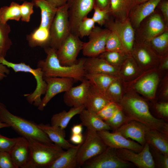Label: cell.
<instances>
[{
    "label": "cell",
    "instance_id": "cell-6",
    "mask_svg": "<svg viewBox=\"0 0 168 168\" xmlns=\"http://www.w3.org/2000/svg\"><path fill=\"white\" fill-rule=\"evenodd\" d=\"M168 30L161 14L157 8L144 19L135 30V41L148 42L151 40Z\"/></svg>",
    "mask_w": 168,
    "mask_h": 168
},
{
    "label": "cell",
    "instance_id": "cell-17",
    "mask_svg": "<svg viewBox=\"0 0 168 168\" xmlns=\"http://www.w3.org/2000/svg\"><path fill=\"white\" fill-rule=\"evenodd\" d=\"M90 85L89 81L85 78L80 85L72 86L65 92L63 97L65 103L72 107L84 105Z\"/></svg>",
    "mask_w": 168,
    "mask_h": 168
},
{
    "label": "cell",
    "instance_id": "cell-27",
    "mask_svg": "<svg viewBox=\"0 0 168 168\" xmlns=\"http://www.w3.org/2000/svg\"><path fill=\"white\" fill-rule=\"evenodd\" d=\"M81 144L64 151L48 168H75L77 167V155Z\"/></svg>",
    "mask_w": 168,
    "mask_h": 168
},
{
    "label": "cell",
    "instance_id": "cell-46",
    "mask_svg": "<svg viewBox=\"0 0 168 168\" xmlns=\"http://www.w3.org/2000/svg\"><path fill=\"white\" fill-rule=\"evenodd\" d=\"M0 168H17L9 152H0Z\"/></svg>",
    "mask_w": 168,
    "mask_h": 168
},
{
    "label": "cell",
    "instance_id": "cell-34",
    "mask_svg": "<svg viewBox=\"0 0 168 168\" xmlns=\"http://www.w3.org/2000/svg\"><path fill=\"white\" fill-rule=\"evenodd\" d=\"M147 43L160 57L165 56L167 54L168 49V30Z\"/></svg>",
    "mask_w": 168,
    "mask_h": 168
},
{
    "label": "cell",
    "instance_id": "cell-35",
    "mask_svg": "<svg viewBox=\"0 0 168 168\" xmlns=\"http://www.w3.org/2000/svg\"><path fill=\"white\" fill-rule=\"evenodd\" d=\"M11 30L10 27L7 23L2 22L0 19V58H5L12 45L9 37Z\"/></svg>",
    "mask_w": 168,
    "mask_h": 168
},
{
    "label": "cell",
    "instance_id": "cell-37",
    "mask_svg": "<svg viewBox=\"0 0 168 168\" xmlns=\"http://www.w3.org/2000/svg\"><path fill=\"white\" fill-rule=\"evenodd\" d=\"M130 55L125 52L105 51L100 55L99 57L116 67L125 61Z\"/></svg>",
    "mask_w": 168,
    "mask_h": 168
},
{
    "label": "cell",
    "instance_id": "cell-50",
    "mask_svg": "<svg viewBox=\"0 0 168 168\" xmlns=\"http://www.w3.org/2000/svg\"><path fill=\"white\" fill-rule=\"evenodd\" d=\"M156 110L161 117L167 119L168 118V103L167 102H162L156 104Z\"/></svg>",
    "mask_w": 168,
    "mask_h": 168
},
{
    "label": "cell",
    "instance_id": "cell-9",
    "mask_svg": "<svg viewBox=\"0 0 168 168\" xmlns=\"http://www.w3.org/2000/svg\"><path fill=\"white\" fill-rule=\"evenodd\" d=\"M82 166L85 168H128L132 165L118 156L116 149L107 147L103 152L86 161Z\"/></svg>",
    "mask_w": 168,
    "mask_h": 168
},
{
    "label": "cell",
    "instance_id": "cell-7",
    "mask_svg": "<svg viewBox=\"0 0 168 168\" xmlns=\"http://www.w3.org/2000/svg\"><path fill=\"white\" fill-rule=\"evenodd\" d=\"M68 3L57 8L49 28L50 47L57 50L71 33Z\"/></svg>",
    "mask_w": 168,
    "mask_h": 168
},
{
    "label": "cell",
    "instance_id": "cell-52",
    "mask_svg": "<svg viewBox=\"0 0 168 168\" xmlns=\"http://www.w3.org/2000/svg\"><path fill=\"white\" fill-rule=\"evenodd\" d=\"M95 5L98 7L103 9L109 8L110 0H95Z\"/></svg>",
    "mask_w": 168,
    "mask_h": 168
},
{
    "label": "cell",
    "instance_id": "cell-41",
    "mask_svg": "<svg viewBox=\"0 0 168 168\" xmlns=\"http://www.w3.org/2000/svg\"><path fill=\"white\" fill-rule=\"evenodd\" d=\"M95 23L91 17H85L78 26L77 35L81 38L89 36L95 26Z\"/></svg>",
    "mask_w": 168,
    "mask_h": 168
},
{
    "label": "cell",
    "instance_id": "cell-57",
    "mask_svg": "<svg viewBox=\"0 0 168 168\" xmlns=\"http://www.w3.org/2000/svg\"><path fill=\"white\" fill-rule=\"evenodd\" d=\"M9 127L8 125L6 124L3 123L1 122L0 120V129L4 128H8Z\"/></svg>",
    "mask_w": 168,
    "mask_h": 168
},
{
    "label": "cell",
    "instance_id": "cell-59",
    "mask_svg": "<svg viewBox=\"0 0 168 168\" xmlns=\"http://www.w3.org/2000/svg\"><path fill=\"white\" fill-rule=\"evenodd\" d=\"M20 0L23 1V0Z\"/></svg>",
    "mask_w": 168,
    "mask_h": 168
},
{
    "label": "cell",
    "instance_id": "cell-21",
    "mask_svg": "<svg viewBox=\"0 0 168 168\" xmlns=\"http://www.w3.org/2000/svg\"><path fill=\"white\" fill-rule=\"evenodd\" d=\"M131 55L139 63L144 66L156 61L160 57L147 43L136 41H135Z\"/></svg>",
    "mask_w": 168,
    "mask_h": 168
},
{
    "label": "cell",
    "instance_id": "cell-40",
    "mask_svg": "<svg viewBox=\"0 0 168 168\" xmlns=\"http://www.w3.org/2000/svg\"><path fill=\"white\" fill-rule=\"evenodd\" d=\"M105 49L107 51L126 52L118 37L110 30L106 39Z\"/></svg>",
    "mask_w": 168,
    "mask_h": 168
},
{
    "label": "cell",
    "instance_id": "cell-29",
    "mask_svg": "<svg viewBox=\"0 0 168 168\" xmlns=\"http://www.w3.org/2000/svg\"><path fill=\"white\" fill-rule=\"evenodd\" d=\"M158 79L156 73L149 74L138 82L135 85V88L144 96L152 99L155 96Z\"/></svg>",
    "mask_w": 168,
    "mask_h": 168
},
{
    "label": "cell",
    "instance_id": "cell-12",
    "mask_svg": "<svg viewBox=\"0 0 168 168\" xmlns=\"http://www.w3.org/2000/svg\"><path fill=\"white\" fill-rule=\"evenodd\" d=\"M110 31L107 28L95 26L89 35V40L84 43L82 54L88 57H97L105 51L106 39Z\"/></svg>",
    "mask_w": 168,
    "mask_h": 168
},
{
    "label": "cell",
    "instance_id": "cell-26",
    "mask_svg": "<svg viewBox=\"0 0 168 168\" xmlns=\"http://www.w3.org/2000/svg\"><path fill=\"white\" fill-rule=\"evenodd\" d=\"M136 4V0H110V15L116 19L125 20L128 18L130 11Z\"/></svg>",
    "mask_w": 168,
    "mask_h": 168
},
{
    "label": "cell",
    "instance_id": "cell-33",
    "mask_svg": "<svg viewBox=\"0 0 168 168\" xmlns=\"http://www.w3.org/2000/svg\"><path fill=\"white\" fill-rule=\"evenodd\" d=\"M85 78L90 84L104 95L110 85L116 79L114 76L103 73H86Z\"/></svg>",
    "mask_w": 168,
    "mask_h": 168
},
{
    "label": "cell",
    "instance_id": "cell-10",
    "mask_svg": "<svg viewBox=\"0 0 168 168\" xmlns=\"http://www.w3.org/2000/svg\"><path fill=\"white\" fill-rule=\"evenodd\" d=\"M83 43L77 35L70 33L56 51L60 63L69 66L75 63L79 54L82 49Z\"/></svg>",
    "mask_w": 168,
    "mask_h": 168
},
{
    "label": "cell",
    "instance_id": "cell-44",
    "mask_svg": "<svg viewBox=\"0 0 168 168\" xmlns=\"http://www.w3.org/2000/svg\"><path fill=\"white\" fill-rule=\"evenodd\" d=\"M149 145L151 152L153 156L156 165H157L159 167L168 168V155L163 154Z\"/></svg>",
    "mask_w": 168,
    "mask_h": 168
},
{
    "label": "cell",
    "instance_id": "cell-4",
    "mask_svg": "<svg viewBox=\"0 0 168 168\" xmlns=\"http://www.w3.org/2000/svg\"><path fill=\"white\" fill-rule=\"evenodd\" d=\"M30 157L26 168H48L64 151L53 143H45L32 139H27Z\"/></svg>",
    "mask_w": 168,
    "mask_h": 168
},
{
    "label": "cell",
    "instance_id": "cell-13",
    "mask_svg": "<svg viewBox=\"0 0 168 168\" xmlns=\"http://www.w3.org/2000/svg\"><path fill=\"white\" fill-rule=\"evenodd\" d=\"M68 3L70 32L77 35L79 24L93 9L95 0H70Z\"/></svg>",
    "mask_w": 168,
    "mask_h": 168
},
{
    "label": "cell",
    "instance_id": "cell-47",
    "mask_svg": "<svg viewBox=\"0 0 168 168\" xmlns=\"http://www.w3.org/2000/svg\"><path fill=\"white\" fill-rule=\"evenodd\" d=\"M16 138H9L0 134V152H10L16 141Z\"/></svg>",
    "mask_w": 168,
    "mask_h": 168
},
{
    "label": "cell",
    "instance_id": "cell-56",
    "mask_svg": "<svg viewBox=\"0 0 168 168\" xmlns=\"http://www.w3.org/2000/svg\"><path fill=\"white\" fill-rule=\"evenodd\" d=\"M162 64V68L164 69H167L168 68V57L167 54L165 55Z\"/></svg>",
    "mask_w": 168,
    "mask_h": 168
},
{
    "label": "cell",
    "instance_id": "cell-11",
    "mask_svg": "<svg viewBox=\"0 0 168 168\" xmlns=\"http://www.w3.org/2000/svg\"><path fill=\"white\" fill-rule=\"evenodd\" d=\"M105 25L106 28L116 34L125 52L131 55L135 41V31L129 18L123 21L109 18Z\"/></svg>",
    "mask_w": 168,
    "mask_h": 168
},
{
    "label": "cell",
    "instance_id": "cell-55",
    "mask_svg": "<svg viewBox=\"0 0 168 168\" xmlns=\"http://www.w3.org/2000/svg\"><path fill=\"white\" fill-rule=\"evenodd\" d=\"M82 126L81 123L74 125L71 128L72 134L82 133L83 130Z\"/></svg>",
    "mask_w": 168,
    "mask_h": 168
},
{
    "label": "cell",
    "instance_id": "cell-20",
    "mask_svg": "<svg viewBox=\"0 0 168 168\" xmlns=\"http://www.w3.org/2000/svg\"><path fill=\"white\" fill-rule=\"evenodd\" d=\"M16 138L10 154L17 168H26L30 157L28 140L22 136Z\"/></svg>",
    "mask_w": 168,
    "mask_h": 168
},
{
    "label": "cell",
    "instance_id": "cell-51",
    "mask_svg": "<svg viewBox=\"0 0 168 168\" xmlns=\"http://www.w3.org/2000/svg\"><path fill=\"white\" fill-rule=\"evenodd\" d=\"M70 140L72 143L77 145L82 144L83 142V136L82 133L72 134Z\"/></svg>",
    "mask_w": 168,
    "mask_h": 168
},
{
    "label": "cell",
    "instance_id": "cell-42",
    "mask_svg": "<svg viewBox=\"0 0 168 168\" xmlns=\"http://www.w3.org/2000/svg\"><path fill=\"white\" fill-rule=\"evenodd\" d=\"M92 18L95 23L100 26L105 25L109 19L110 15L109 8L103 9L95 6Z\"/></svg>",
    "mask_w": 168,
    "mask_h": 168
},
{
    "label": "cell",
    "instance_id": "cell-22",
    "mask_svg": "<svg viewBox=\"0 0 168 168\" xmlns=\"http://www.w3.org/2000/svg\"><path fill=\"white\" fill-rule=\"evenodd\" d=\"M84 67L86 73H103L114 76L117 72L116 67L99 57L86 58Z\"/></svg>",
    "mask_w": 168,
    "mask_h": 168
},
{
    "label": "cell",
    "instance_id": "cell-38",
    "mask_svg": "<svg viewBox=\"0 0 168 168\" xmlns=\"http://www.w3.org/2000/svg\"><path fill=\"white\" fill-rule=\"evenodd\" d=\"M129 120L120 107L111 118L105 121L111 130H115Z\"/></svg>",
    "mask_w": 168,
    "mask_h": 168
},
{
    "label": "cell",
    "instance_id": "cell-5",
    "mask_svg": "<svg viewBox=\"0 0 168 168\" xmlns=\"http://www.w3.org/2000/svg\"><path fill=\"white\" fill-rule=\"evenodd\" d=\"M0 63L9 68H12L15 72H23L31 74L36 82V88L30 94H25L24 96L30 104L38 107L41 101V96L44 95L47 87V84L44 79L43 74L41 69L37 67L34 69L24 63H13L9 61L5 58H0Z\"/></svg>",
    "mask_w": 168,
    "mask_h": 168
},
{
    "label": "cell",
    "instance_id": "cell-53",
    "mask_svg": "<svg viewBox=\"0 0 168 168\" xmlns=\"http://www.w3.org/2000/svg\"><path fill=\"white\" fill-rule=\"evenodd\" d=\"M10 72L9 68L0 63V81L6 78Z\"/></svg>",
    "mask_w": 168,
    "mask_h": 168
},
{
    "label": "cell",
    "instance_id": "cell-49",
    "mask_svg": "<svg viewBox=\"0 0 168 168\" xmlns=\"http://www.w3.org/2000/svg\"><path fill=\"white\" fill-rule=\"evenodd\" d=\"M156 8L161 12L164 20L168 26V0H161Z\"/></svg>",
    "mask_w": 168,
    "mask_h": 168
},
{
    "label": "cell",
    "instance_id": "cell-14",
    "mask_svg": "<svg viewBox=\"0 0 168 168\" xmlns=\"http://www.w3.org/2000/svg\"><path fill=\"white\" fill-rule=\"evenodd\" d=\"M116 151L121 159L131 162L138 168H154L156 166L149 144L147 142L142 151L138 152L124 148L116 149Z\"/></svg>",
    "mask_w": 168,
    "mask_h": 168
},
{
    "label": "cell",
    "instance_id": "cell-43",
    "mask_svg": "<svg viewBox=\"0 0 168 168\" xmlns=\"http://www.w3.org/2000/svg\"><path fill=\"white\" fill-rule=\"evenodd\" d=\"M120 107L118 103L110 102L97 113L102 120L105 121L111 118Z\"/></svg>",
    "mask_w": 168,
    "mask_h": 168
},
{
    "label": "cell",
    "instance_id": "cell-19",
    "mask_svg": "<svg viewBox=\"0 0 168 168\" xmlns=\"http://www.w3.org/2000/svg\"><path fill=\"white\" fill-rule=\"evenodd\" d=\"M161 0H148L137 4L131 9L128 18L134 29L137 28L142 21L152 13Z\"/></svg>",
    "mask_w": 168,
    "mask_h": 168
},
{
    "label": "cell",
    "instance_id": "cell-24",
    "mask_svg": "<svg viewBox=\"0 0 168 168\" xmlns=\"http://www.w3.org/2000/svg\"><path fill=\"white\" fill-rule=\"evenodd\" d=\"M38 125L52 142L62 149L67 150L75 146L70 143L65 139V129L43 123H40L38 124Z\"/></svg>",
    "mask_w": 168,
    "mask_h": 168
},
{
    "label": "cell",
    "instance_id": "cell-58",
    "mask_svg": "<svg viewBox=\"0 0 168 168\" xmlns=\"http://www.w3.org/2000/svg\"><path fill=\"white\" fill-rule=\"evenodd\" d=\"M137 4H139L145 2L148 0H136Z\"/></svg>",
    "mask_w": 168,
    "mask_h": 168
},
{
    "label": "cell",
    "instance_id": "cell-48",
    "mask_svg": "<svg viewBox=\"0 0 168 168\" xmlns=\"http://www.w3.org/2000/svg\"><path fill=\"white\" fill-rule=\"evenodd\" d=\"M133 61L134 59L131 55L128 56L125 61L123 70V73L125 76H131L135 73L136 69Z\"/></svg>",
    "mask_w": 168,
    "mask_h": 168
},
{
    "label": "cell",
    "instance_id": "cell-30",
    "mask_svg": "<svg viewBox=\"0 0 168 168\" xmlns=\"http://www.w3.org/2000/svg\"><path fill=\"white\" fill-rule=\"evenodd\" d=\"M34 5L41 11V21L39 26L49 29L56 13L57 8L50 4L46 0H34Z\"/></svg>",
    "mask_w": 168,
    "mask_h": 168
},
{
    "label": "cell",
    "instance_id": "cell-2",
    "mask_svg": "<svg viewBox=\"0 0 168 168\" xmlns=\"http://www.w3.org/2000/svg\"><path fill=\"white\" fill-rule=\"evenodd\" d=\"M119 105L130 120L140 122L149 128L168 135V124L163 120L154 117L151 113L147 102L134 96H128L120 101Z\"/></svg>",
    "mask_w": 168,
    "mask_h": 168
},
{
    "label": "cell",
    "instance_id": "cell-36",
    "mask_svg": "<svg viewBox=\"0 0 168 168\" xmlns=\"http://www.w3.org/2000/svg\"><path fill=\"white\" fill-rule=\"evenodd\" d=\"M21 18L20 5L18 3L12 2L9 6L0 8V19L3 22L7 23L10 20L18 21Z\"/></svg>",
    "mask_w": 168,
    "mask_h": 168
},
{
    "label": "cell",
    "instance_id": "cell-39",
    "mask_svg": "<svg viewBox=\"0 0 168 168\" xmlns=\"http://www.w3.org/2000/svg\"><path fill=\"white\" fill-rule=\"evenodd\" d=\"M122 90L119 82L115 79L110 85L104 95L110 101L118 103L121 99Z\"/></svg>",
    "mask_w": 168,
    "mask_h": 168
},
{
    "label": "cell",
    "instance_id": "cell-8",
    "mask_svg": "<svg viewBox=\"0 0 168 168\" xmlns=\"http://www.w3.org/2000/svg\"><path fill=\"white\" fill-rule=\"evenodd\" d=\"M87 129L86 139L77 152V166H82L85 162L102 152L107 147L96 131Z\"/></svg>",
    "mask_w": 168,
    "mask_h": 168
},
{
    "label": "cell",
    "instance_id": "cell-45",
    "mask_svg": "<svg viewBox=\"0 0 168 168\" xmlns=\"http://www.w3.org/2000/svg\"><path fill=\"white\" fill-rule=\"evenodd\" d=\"M33 2L25 1L20 5L21 15V20L23 22H29L30 16L34 12L33 7L34 6Z\"/></svg>",
    "mask_w": 168,
    "mask_h": 168
},
{
    "label": "cell",
    "instance_id": "cell-25",
    "mask_svg": "<svg viewBox=\"0 0 168 168\" xmlns=\"http://www.w3.org/2000/svg\"><path fill=\"white\" fill-rule=\"evenodd\" d=\"M110 102L103 93L91 85L84 105L86 109L97 113Z\"/></svg>",
    "mask_w": 168,
    "mask_h": 168
},
{
    "label": "cell",
    "instance_id": "cell-1",
    "mask_svg": "<svg viewBox=\"0 0 168 168\" xmlns=\"http://www.w3.org/2000/svg\"><path fill=\"white\" fill-rule=\"evenodd\" d=\"M44 49L46 57L39 60L37 64V67L40 68L43 72L44 77H68L81 82L85 78L86 72L84 64L86 58H81L71 66H64L60 63L57 57L56 49L50 46Z\"/></svg>",
    "mask_w": 168,
    "mask_h": 168
},
{
    "label": "cell",
    "instance_id": "cell-31",
    "mask_svg": "<svg viewBox=\"0 0 168 168\" xmlns=\"http://www.w3.org/2000/svg\"><path fill=\"white\" fill-rule=\"evenodd\" d=\"M28 44L31 47L50 46L49 29L39 26L27 37Z\"/></svg>",
    "mask_w": 168,
    "mask_h": 168
},
{
    "label": "cell",
    "instance_id": "cell-3",
    "mask_svg": "<svg viewBox=\"0 0 168 168\" xmlns=\"http://www.w3.org/2000/svg\"><path fill=\"white\" fill-rule=\"evenodd\" d=\"M0 120L27 139L31 138L44 142L53 143L39 127L38 124L12 114L2 102H0Z\"/></svg>",
    "mask_w": 168,
    "mask_h": 168
},
{
    "label": "cell",
    "instance_id": "cell-32",
    "mask_svg": "<svg viewBox=\"0 0 168 168\" xmlns=\"http://www.w3.org/2000/svg\"><path fill=\"white\" fill-rule=\"evenodd\" d=\"M85 108L84 105L72 107L68 111L63 110L54 114L51 119V125L64 129L66 128L71 119L79 114Z\"/></svg>",
    "mask_w": 168,
    "mask_h": 168
},
{
    "label": "cell",
    "instance_id": "cell-28",
    "mask_svg": "<svg viewBox=\"0 0 168 168\" xmlns=\"http://www.w3.org/2000/svg\"><path fill=\"white\" fill-rule=\"evenodd\" d=\"M146 142L164 154L168 155V135L148 128L145 134Z\"/></svg>",
    "mask_w": 168,
    "mask_h": 168
},
{
    "label": "cell",
    "instance_id": "cell-15",
    "mask_svg": "<svg viewBox=\"0 0 168 168\" xmlns=\"http://www.w3.org/2000/svg\"><path fill=\"white\" fill-rule=\"evenodd\" d=\"M47 84L44 97L38 107V109L43 110L49 101L56 95L67 91L72 86L73 79L68 77H44Z\"/></svg>",
    "mask_w": 168,
    "mask_h": 168
},
{
    "label": "cell",
    "instance_id": "cell-54",
    "mask_svg": "<svg viewBox=\"0 0 168 168\" xmlns=\"http://www.w3.org/2000/svg\"><path fill=\"white\" fill-rule=\"evenodd\" d=\"M52 6L58 8L67 4L70 0H46Z\"/></svg>",
    "mask_w": 168,
    "mask_h": 168
},
{
    "label": "cell",
    "instance_id": "cell-16",
    "mask_svg": "<svg viewBox=\"0 0 168 168\" xmlns=\"http://www.w3.org/2000/svg\"><path fill=\"white\" fill-rule=\"evenodd\" d=\"M97 132L107 147L116 149H127L137 152L141 151L143 147L138 142L125 137L116 131L111 133L108 130H103Z\"/></svg>",
    "mask_w": 168,
    "mask_h": 168
},
{
    "label": "cell",
    "instance_id": "cell-18",
    "mask_svg": "<svg viewBox=\"0 0 168 168\" xmlns=\"http://www.w3.org/2000/svg\"><path fill=\"white\" fill-rule=\"evenodd\" d=\"M148 128L140 122L130 120L114 131L119 132L125 137L130 138L144 146L146 143L145 134Z\"/></svg>",
    "mask_w": 168,
    "mask_h": 168
},
{
    "label": "cell",
    "instance_id": "cell-23",
    "mask_svg": "<svg viewBox=\"0 0 168 168\" xmlns=\"http://www.w3.org/2000/svg\"><path fill=\"white\" fill-rule=\"evenodd\" d=\"M79 114L81 124L87 129L96 132L111 130L110 126L96 112L85 108Z\"/></svg>",
    "mask_w": 168,
    "mask_h": 168
}]
</instances>
